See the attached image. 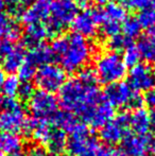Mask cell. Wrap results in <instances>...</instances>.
Segmentation results:
<instances>
[{
	"label": "cell",
	"mask_w": 155,
	"mask_h": 156,
	"mask_svg": "<svg viewBox=\"0 0 155 156\" xmlns=\"http://www.w3.org/2000/svg\"><path fill=\"white\" fill-rule=\"evenodd\" d=\"M95 76L103 84H112L122 81L128 74V66L118 52H102L95 61Z\"/></svg>",
	"instance_id": "277c9868"
},
{
	"label": "cell",
	"mask_w": 155,
	"mask_h": 156,
	"mask_svg": "<svg viewBox=\"0 0 155 156\" xmlns=\"http://www.w3.org/2000/svg\"><path fill=\"white\" fill-rule=\"evenodd\" d=\"M50 49L53 58H56L66 72L83 70L91 60L95 51L93 44L86 37L77 33L56 35Z\"/></svg>",
	"instance_id": "7a4b0ae2"
},
{
	"label": "cell",
	"mask_w": 155,
	"mask_h": 156,
	"mask_svg": "<svg viewBox=\"0 0 155 156\" xmlns=\"http://www.w3.org/2000/svg\"><path fill=\"white\" fill-rule=\"evenodd\" d=\"M129 127L130 131L138 135H146L151 127L150 114L143 107L134 108L131 113H128Z\"/></svg>",
	"instance_id": "ac0fdd59"
},
{
	"label": "cell",
	"mask_w": 155,
	"mask_h": 156,
	"mask_svg": "<svg viewBox=\"0 0 155 156\" xmlns=\"http://www.w3.org/2000/svg\"><path fill=\"white\" fill-rule=\"evenodd\" d=\"M0 111V132L18 133L23 131L28 121L25 108L15 99H4Z\"/></svg>",
	"instance_id": "8992f818"
},
{
	"label": "cell",
	"mask_w": 155,
	"mask_h": 156,
	"mask_svg": "<svg viewBox=\"0 0 155 156\" xmlns=\"http://www.w3.org/2000/svg\"><path fill=\"white\" fill-rule=\"evenodd\" d=\"M26 156H50L48 151L44 147L41 146H33L29 149L28 154Z\"/></svg>",
	"instance_id": "836d02e7"
},
{
	"label": "cell",
	"mask_w": 155,
	"mask_h": 156,
	"mask_svg": "<svg viewBox=\"0 0 155 156\" xmlns=\"http://www.w3.org/2000/svg\"><path fill=\"white\" fill-rule=\"evenodd\" d=\"M122 5L133 11H141L150 5V0H121Z\"/></svg>",
	"instance_id": "4dcf8cb0"
},
{
	"label": "cell",
	"mask_w": 155,
	"mask_h": 156,
	"mask_svg": "<svg viewBox=\"0 0 155 156\" xmlns=\"http://www.w3.org/2000/svg\"><path fill=\"white\" fill-rule=\"evenodd\" d=\"M131 44H133L132 41L126 38V37L124 36V35H122L121 33L107 38V46H108V48H110L111 51H115V52L123 51V50L125 49L129 45H131Z\"/></svg>",
	"instance_id": "83f0119b"
},
{
	"label": "cell",
	"mask_w": 155,
	"mask_h": 156,
	"mask_svg": "<svg viewBox=\"0 0 155 156\" xmlns=\"http://www.w3.org/2000/svg\"><path fill=\"white\" fill-rule=\"evenodd\" d=\"M20 35L18 25L12 16L0 12V44L4 41H16Z\"/></svg>",
	"instance_id": "44dd1931"
},
{
	"label": "cell",
	"mask_w": 155,
	"mask_h": 156,
	"mask_svg": "<svg viewBox=\"0 0 155 156\" xmlns=\"http://www.w3.org/2000/svg\"><path fill=\"white\" fill-rule=\"evenodd\" d=\"M36 69H37V68L34 67L33 65H31L30 63L23 61V65L17 70V72H18V76H18V79L21 82H30L32 79H34Z\"/></svg>",
	"instance_id": "f546056e"
},
{
	"label": "cell",
	"mask_w": 155,
	"mask_h": 156,
	"mask_svg": "<svg viewBox=\"0 0 155 156\" xmlns=\"http://www.w3.org/2000/svg\"><path fill=\"white\" fill-rule=\"evenodd\" d=\"M34 93L33 86L30 82H23L20 83V87H19L18 96L23 99H29Z\"/></svg>",
	"instance_id": "d6a6232c"
},
{
	"label": "cell",
	"mask_w": 155,
	"mask_h": 156,
	"mask_svg": "<svg viewBox=\"0 0 155 156\" xmlns=\"http://www.w3.org/2000/svg\"><path fill=\"white\" fill-rule=\"evenodd\" d=\"M145 102L149 106H151L152 108H155V87L150 89L149 91H147L145 97Z\"/></svg>",
	"instance_id": "e575fe53"
},
{
	"label": "cell",
	"mask_w": 155,
	"mask_h": 156,
	"mask_svg": "<svg viewBox=\"0 0 155 156\" xmlns=\"http://www.w3.org/2000/svg\"><path fill=\"white\" fill-rule=\"evenodd\" d=\"M75 33L86 38L97 34L100 28V10L85 8L82 12H78L71 23Z\"/></svg>",
	"instance_id": "4fadbf2b"
},
{
	"label": "cell",
	"mask_w": 155,
	"mask_h": 156,
	"mask_svg": "<svg viewBox=\"0 0 155 156\" xmlns=\"http://www.w3.org/2000/svg\"><path fill=\"white\" fill-rule=\"evenodd\" d=\"M108 156H125L121 150H110Z\"/></svg>",
	"instance_id": "74e56055"
},
{
	"label": "cell",
	"mask_w": 155,
	"mask_h": 156,
	"mask_svg": "<svg viewBox=\"0 0 155 156\" xmlns=\"http://www.w3.org/2000/svg\"><path fill=\"white\" fill-rule=\"evenodd\" d=\"M139 25L143 29L153 30L155 29V10L152 8H146L140 11L137 17Z\"/></svg>",
	"instance_id": "4316f807"
},
{
	"label": "cell",
	"mask_w": 155,
	"mask_h": 156,
	"mask_svg": "<svg viewBox=\"0 0 155 156\" xmlns=\"http://www.w3.org/2000/svg\"><path fill=\"white\" fill-rule=\"evenodd\" d=\"M23 146V138L17 133L0 132V154L12 155L18 153Z\"/></svg>",
	"instance_id": "7402d4cb"
},
{
	"label": "cell",
	"mask_w": 155,
	"mask_h": 156,
	"mask_svg": "<svg viewBox=\"0 0 155 156\" xmlns=\"http://www.w3.org/2000/svg\"><path fill=\"white\" fill-rule=\"evenodd\" d=\"M141 26L139 25L138 20L135 17H126V19L123 21L121 27V34L124 35L126 38L130 41H133L134 38L138 37L141 32Z\"/></svg>",
	"instance_id": "d4e9b609"
},
{
	"label": "cell",
	"mask_w": 155,
	"mask_h": 156,
	"mask_svg": "<svg viewBox=\"0 0 155 156\" xmlns=\"http://www.w3.org/2000/svg\"><path fill=\"white\" fill-rule=\"evenodd\" d=\"M9 156H26L25 154H23V153L18 152V153H15V154H12V155H9Z\"/></svg>",
	"instance_id": "ee69618b"
},
{
	"label": "cell",
	"mask_w": 155,
	"mask_h": 156,
	"mask_svg": "<svg viewBox=\"0 0 155 156\" xmlns=\"http://www.w3.org/2000/svg\"><path fill=\"white\" fill-rule=\"evenodd\" d=\"M143 156H149V155H148V154H145V155H143Z\"/></svg>",
	"instance_id": "f6af8a7d"
},
{
	"label": "cell",
	"mask_w": 155,
	"mask_h": 156,
	"mask_svg": "<svg viewBox=\"0 0 155 156\" xmlns=\"http://www.w3.org/2000/svg\"><path fill=\"white\" fill-rule=\"evenodd\" d=\"M126 19V9L115 2L105 4L100 10V28L102 34L110 38L121 32L123 21Z\"/></svg>",
	"instance_id": "9c48e42d"
},
{
	"label": "cell",
	"mask_w": 155,
	"mask_h": 156,
	"mask_svg": "<svg viewBox=\"0 0 155 156\" xmlns=\"http://www.w3.org/2000/svg\"><path fill=\"white\" fill-rule=\"evenodd\" d=\"M0 155H1V154H0Z\"/></svg>",
	"instance_id": "bcb514c9"
},
{
	"label": "cell",
	"mask_w": 155,
	"mask_h": 156,
	"mask_svg": "<svg viewBox=\"0 0 155 156\" xmlns=\"http://www.w3.org/2000/svg\"><path fill=\"white\" fill-rule=\"evenodd\" d=\"M25 132L41 144L50 155L60 156L67 150V136L63 129L54 126L48 120L28 119Z\"/></svg>",
	"instance_id": "3957f363"
},
{
	"label": "cell",
	"mask_w": 155,
	"mask_h": 156,
	"mask_svg": "<svg viewBox=\"0 0 155 156\" xmlns=\"http://www.w3.org/2000/svg\"><path fill=\"white\" fill-rule=\"evenodd\" d=\"M19 87H20V80L18 76L11 74L5 76L0 89L6 99H15V97L18 96Z\"/></svg>",
	"instance_id": "cb8c5ba5"
},
{
	"label": "cell",
	"mask_w": 155,
	"mask_h": 156,
	"mask_svg": "<svg viewBox=\"0 0 155 156\" xmlns=\"http://www.w3.org/2000/svg\"><path fill=\"white\" fill-rule=\"evenodd\" d=\"M50 0H34L20 12V20L25 26L48 23L50 16Z\"/></svg>",
	"instance_id": "9a60e30c"
},
{
	"label": "cell",
	"mask_w": 155,
	"mask_h": 156,
	"mask_svg": "<svg viewBox=\"0 0 155 156\" xmlns=\"http://www.w3.org/2000/svg\"><path fill=\"white\" fill-rule=\"evenodd\" d=\"M26 50L21 44L13 41H4L0 44V58L4 71L14 73L23 65Z\"/></svg>",
	"instance_id": "7c38bea8"
},
{
	"label": "cell",
	"mask_w": 155,
	"mask_h": 156,
	"mask_svg": "<svg viewBox=\"0 0 155 156\" xmlns=\"http://www.w3.org/2000/svg\"><path fill=\"white\" fill-rule=\"evenodd\" d=\"M108 152L110 150L105 148L100 141H98V139L91 137L87 146L79 156H108Z\"/></svg>",
	"instance_id": "484cf974"
},
{
	"label": "cell",
	"mask_w": 155,
	"mask_h": 156,
	"mask_svg": "<svg viewBox=\"0 0 155 156\" xmlns=\"http://www.w3.org/2000/svg\"><path fill=\"white\" fill-rule=\"evenodd\" d=\"M123 58V62L126 66H134L139 63L140 60V54L137 49V47L133 44L129 45L125 49L123 50V55H121Z\"/></svg>",
	"instance_id": "f1b7e54d"
},
{
	"label": "cell",
	"mask_w": 155,
	"mask_h": 156,
	"mask_svg": "<svg viewBox=\"0 0 155 156\" xmlns=\"http://www.w3.org/2000/svg\"><path fill=\"white\" fill-rule=\"evenodd\" d=\"M103 97L113 107L120 109H134L140 107L143 104V99L139 96V93L123 81L108 85Z\"/></svg>",
	"instance_id": "5b68a950"
},
{
	"label": "cell",
	"mask_w": 155,
	"mask_h": 156,
	"mask_svg": "<svg viewBox=\"0 0 155 156\" xmlns=\"http://www.w3.org/2000/svg\"><path fill=\"white\" fill-rule=\"evenodd\" d=\"M4 79H5V71H4V69L2 68V66L0 65V88H1Z\"/></svg>",
	"instance_id": "f35d334b"
},
{
	"label": "cell",
	"mask_w": 155,
	"mask_h": 156,
	"mask_svg": "<svg viewBox=\"0 0 155 156\" xmlns=\"http://www.w3.org/2000/svg\"><path fill=\"white\" fill-rule=\"evenodd\" d=\"M114 107L103 97V99L97 103L82 120L89 126L101 129L114 118Z\"/></svg>",
	"instance_id": "2e32d148"
},
{
	"label": "cell",
	"mask_w": 155,
	"mask_h": 156,
	"mask_svg": "<svg viewBox=\"0 0 155 156\" xmlns=\"http://www.w3.org/2000/svg\"><path fill=\"white\" fill-rule=\"evenodd\" d=\"M52 58L53 54L50 47L46 44L41 43L30 46V49L26 51L25 61L33 65L34 67L38 68L41 65L51 63Z\"/></svg>",
	"instance_id": "ffe728a7"
},
{
	"label": "cell",
	"mask_w": 155,
	"mask_h": 156,
	"mask_svg": "<svg viewBox=\"0 0 155 156\" xmlns=\"http://www.w3.org/2000/svg\"><path fill=\"white\" fill-rule=\"evenodd\" d=\"M97 1L102 4H107V3H111V2H114L115 0H97Z\"/></svg>",
	"instance_id": "60d3db41"
},
{
	"label": "cell",
	"mask_w": 155,
	"mask_h": 156,
	"mask_svg": "<svg viewBox=\"0 0 155 156\" xmlns=\"http://www.w3.org/2000/svg\"><path fill=\"white\" fill-rule=\"evenodd\" d=\"M35 84L41 90L47 93H55L61 89L67 80L66 71L58 64L48 63L36 69L34 76Z\"/></svg>",
	"instance_id": "52a82bcc"
},
{
	"label": "cell",
	"mask_w": 155,
	"mask_h": 156,
	"mask_svg": "<svg viewBox=\"0 0 155 156\" xmlns=\"http://www.w3.org/2000/svg\"><path fill=\"white\" fill-rule=\"evenodd\" d=\"M5 5H6V4H5V0H0V12L3 10Z\"/></svg>",
	"instance_id": "b9f144b4"
},
{
	"label": "cell",
	"mask_w": 155,
	"mask_h": 156,
	"mask_svg": "<svg viewBox=\"0 0 155 156\" xmlns=\"http://www.w3.org/2000/svg\"><path fill=\"white\" fill-rule=\"evenodd\" d=\"M130 132L129 127L128 113L119 114L117 117H114L110 122L101 127L100 137L106 144H118L125 138Z\"/></svg>",
	"instance_id": "5bb4252c"
},
{
	"label": "cell",
	"mask_w": 155,
	"mask_h": 156,
	"mask_svg": "<svg viewBox=\"0 0 155 156\" xmlns=\"http://www.w3.org/2000/svg\"><path fill=\"white\" fill-rule=\"evenodd\" d=\"M136 47L141 58L148 64L155 63V29L150 30L147 34L143 35Z\"/></svg>",
	"instance_id": "603a6c76"
},
{
	"label": "cell",
	"mask_w": 155,
	"mask_h": 156,
	"mask_svg": "<svg viewBox=\"0 0 155 156\" xmlns=\"http://www.w3.org/2000/svg\"><path fill=\"white\" fill-rule=\"evenodd\" d=\"M25 39L30 46L44 43V41L54 36L55 33L50 28L49 23H33L25 26Z\"/></svg>",
	"instance_id": "d6986e66"
},
{
	"label": "cell",
	"mask_w": 155,
	"mask_h": 156,
	"mask_svg": "<svg viewBox=\"0 0 155 156\" xmlns=\"http://www.w3.org/2000/svg\"><path fill=\"white\" fill-rule=\"evenodd\" d=\"M129 84L137 93H147L155 87V69L148 63L132 66L129 72Z\"/></svg>",
	"instance_id": "8fae6325"
},
{
	"label": "cell",
	"mask_w": 155,
	"mask_h": 156,
	"mask_svg": "<svg viewBox=\"0 0 155 156\" xmlns=\"http://www.w3.org/2000/svg\"><path fill=\"white\" fill-rule=\"evenodd\" d=\"M150 122H151V127H153L155 131V108L152 109V112L150 113Z\"/></svg>",
	"instance_id": "8d00e7d4"
},
{
	"label": "cell",
	"mask_w": 155,
	"mask_h": 156,
	"mask_svg": "<svg viewBox=\"0 0 155 156\" xmlns=\"http://www.w3.org/2000/svg\"><path fill=\"white\" fill-rule=\"evenodd\" d=\"M150 5L152 6V9L155 10V0H150Z\"/></svg>",
	"instance_id": "7bdbcfd3"
},
{
	"label": "cell",
	"mask_w": 155,
	"mask_h": 156,
	"mask_svg": "<svg viewBox=\"0 0 155 156\" xmlns=\"http://www.w3.org/2000/svg\"><path fill=\"white\" fill-rule=\"evenodd\" d=\"M34 0H5V4L9 5L10 10L13 13H19L27 8L29 4H31Z\"/></svg>",
	"instance_id": "1f68e13d"
},
{
	"label": "cell",
	"mask_w": 155,
	"mask_h": 156,
	"mask_svg": "<svg viewBox=\"0 0 155 156\" xmlns=\"http://www.w3.org/2000/svg\"><path fill=\"white\" fill-rule=\"evenodd\" d=\"M79 12V6L73 0H53L50 3V16L48 19L50 28L55 35L61 30L71 25L76 15Z\"/></svg>",
	"instance_id": "ba28073f"
},
{
	"label": "cell",
	"mask_w": 155,
	"mask_h": 156,
	"mask_svg": "<svg viewBox=\"0 0 155 156\" xmlns=\"http://www.w3.org/2000/svg\"><path fill=\"white\" fill-rule=\"evenodd\" d=\"M151 138L150 136L146 135H138V134H133V135L125 136L121 141V151L125 156H143L147 154L151 147Z\"/></svg>",
	"instance_id": "e0dca14e"
},
{
	"label": "cell",
	"mask_w": 155,
	"mask_h": 156,
	"mask_svg": "<svg viewBox=\"0 0 155 156\" xmlns=\"http://www.w3.org/2000/svg\"><path fill=\"white\" fill-rule=\"evenodd\" d=\"M76 3L78 4V6H82V8H86L89 3L91 2V0H73Z\"/></svg>",
	"instance_id": "d590c367"
},
{
	"label": "cell",
	"mask_w": 155,
	"mask_h": 156,
	"mask_svg": "<svg viewBox=\"0 0 155 156\" xmlns=\"http://www.w3.org/2000/svg\"><path fill=\"white\" fill-rule=\"evenodd\" d=\"M95 72L90 69H83L78 76L66 80L60 91L58 103L65 112L79 116L81 119L97 103L103 99L97 84Z\"/></svg>",
	"instance_id": "6da1fadb"
},
{
	"label": "cell",
	"mask_w": 155,
	"mask_h": 156,
	"mask_svg": "<svg viewBox=\"0 0 155 156\" xmlns=\"http://www.w3.org/2000/svg\"><path fill=\"white\" fill-rule=\"evenodd\" d=\"M28 106L34 118L50 121L58 112V100L53 94L39 89L28 99Z\"/></svg>",
	"instance_id": "30bf717a"
},
{
	"label": "cell",
	"mask_w": 155,
	"mask_h": 156,
	"mask_svg": "<svg viewBox=\"0 0 155 156\" xmlns=\"http://www.w3.org/2000/svg\"><path fill=\"white\" fill-rule=\"evenodd\" d=\"M150 150H152L155 153V137L151 138V147H150Z\"/></svg>",
	"instance_id": "ab89813d"
}]
</instances>
